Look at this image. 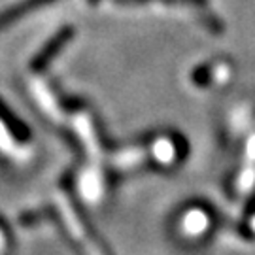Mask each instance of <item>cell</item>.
Here are the masks:
<instances>
[{
  "mask_svg": "<svg viewBox=\"0 0 255 255\" xmlns=\"http://www.w3.org/2000/svg\"><path fill=\"white\" fill-rule=\"evenodd\" d=\"M66 38H68L66 34H64V36L55 38L53 42H51V44H49V46H47L46 49H44V51H42V53H40L36 59H34V63H32V68H34V70H40V68H44V66L47 64V61H49V59H51V57H53V55L59 51V47L63 46Z\"/></svg>",
  "mask_w": 255,
  "mask_h": 255,
  "instance_id": "obj_1",
  "label": "cell"
},
{
  "mask_svg": "<svg viewBox=\"0 0 255 255\" xmlns=\"http://www.w3.org/2000/svg\"><path fill=\"white\" fill-rule=\"evenodd\" d=\"M255 212V195L252 197V201H250V204H248V208H246V214L248 216H252Z\"/></svg>",
  "mask_w": 255,
  "mask_h": 255,
  "instance_id": "obj_2",
  "label": "cell"
}]
</instances>
